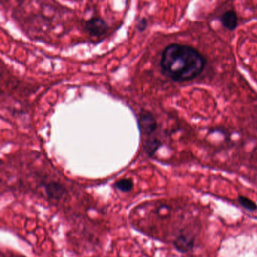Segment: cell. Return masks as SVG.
<instances>
[{
  "label": "cell",
  "instance_id": "ba28073f",
  "mask_svg": "<svg viewBox=\"0 0 257 257\" xmlns=\"http://www.w3.org/2000/svg\"><path fill=\"white\" fill-rule=\"evenodd\" d=\"M116 189L122 192H130L134 187V183L130 179H122L115 183Z\"/></svg>",
  "mask_w": 257,
  "mask_h": 257
},
{
  "label": "cell",
  "instance_id": "8992f818",
  "mask_svg": "<svg viewBox=\"0 0 257 257\" xmlns=\"http://www.w3.org/2000/svg\"><path fill=\"white\" fill-rule=\"evenodd\" d=\"M161 147H162V142L156 137L147 139L144 142V150L147 155L150 157L153 156Z\"/></svg>",
  "mask_w": 257,
  "mask_h": 257
},
{
  "label": "cell",
  "instance_id": "5b68a950",
  "mask_svg": "<svg viewBox=\"0 0 257 257\" xmlns=\"http://www.w3.org/2000/svg\"><path fill=\"white\" fill-rule=\"evenodd\" d=\"M219 20L225 28L230 31L236 30L238 25V16L233 9L225 12L221 15Z\"/></svg>",
  "mask_w": 257,
  "mask_h": 257
},
{
  "label": "cell",
  "instance_id": "3957f363",
  "mask_svg": "<svg viewBox=\"0 0 257 257\" xmlns=\"http://www.w3.org/2000/svg\"><path fill=\"white\" fill-rule=\"evenodd\" d=\"M85 30L92 37H100L107 31V23L100 17H93L85 23Z\"/></svg>",
  "mask_w": 257,
  "mask_h": 257
},
{
  "label": "cell",
  "instance_id": "52a82bcc",
  "mask_svg": "<svg viewBox=\"0 0 257 257\" xmlns=\"http://www.w3.org/2000/svg\"><path fill=\"white\" fill-rule=\"evenodd\" d=\"M46 192L50 197L58 199L64 194L65 190L61 187V185L52 183L47 185Z\"/></svg>",
  "mask_w": 257,
  "mask_h": 257
},
{
  "label": "cell",
  "instance_id": "9c48e42d",
  "mask_svg": "<svg viewBox=\"0 0 257 257\" xmlns=\"http://www.w3.org/2000/svg\"><path fill=\"white\" fill-rule=\"evenodd\" d=\"M238 202L244 209L248 211H255L257 210V205L254 201L245 196L238 197Z\"/></svg>",
  "mask_w": 257,
  "mask_h": 257
},
{
  "label": "cell",
  "instance_id": "30bf717a",
  "mask_svg": "<svg viewBox=\"0 0 257 257\" xmlns=\"http://www.w3.org/2000/svg\"><path fill=\"white\" fill-rule=\"evenodd\" d=\"M147 21L145 18H143V19H140V20L139 21L138 23H137V30H138L139 31H144V30H146V28H147Z\"/></svg>",
  "mask_w": 257,
  "mask_h": 257
},
{
  "label": "cell",
  "instance_id": "6da1fadb",
  "mask_svg": "<svg viewBox=\"0 0 257 257\" xmlns=\"http://www.w3.org/2000/svg\"><path fill=\"white\" fill-rule=\"evenodd\" d=\"M206 60L201 53L190 45L172 43L162 53V73L173 81L183 83L196 79L204 72Z\"/></svg>",
  "mask_w": 257,
  "mask_h": 257
},
{
  "label": "cell",
  "instance_id": "7a4b0ae2",
  "mask_svg": "<svg viewBox=\"0 0 257 257\" xmlns=\"http://www.w3.org/2000/svg\"><path fill=\"white\" fill-rule=\"evenodd\" d=\"M139 126L142 134L151 136L158 128V123L152 112L143 110L140 114Z\"/></svg>",
  "mask_w": 257,
  "mask_h": 257
},
{
  "label": "cell",
  "instance_id": "277c9868",
  "mask_svg": "<svg viewBox=\"0 0 257 257\" xmlns=\"http://www.w3.org/2000/svg\"><path fill=\"white\" fill-rule=\"evenodd\" d=\"M175 248L181 253L192 251L194 246V239L186 234L179 235L173 242Z\"/></svg>",
  "mask_w": 257,
  "mask_h": 257
}]
</instances>
